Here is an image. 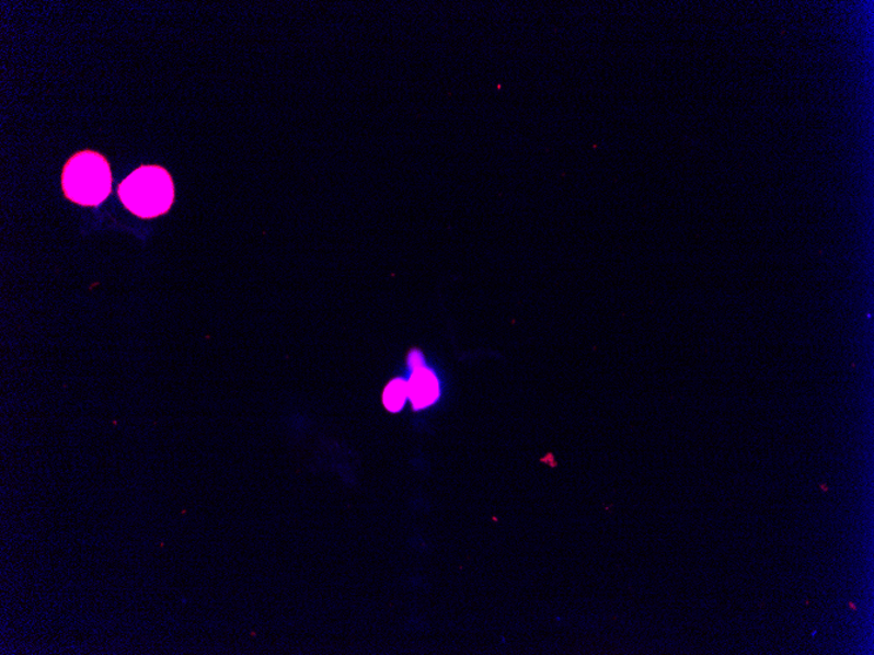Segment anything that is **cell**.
<instances>
[{"instance_id":"cell-1","label":"cell","mask_w":874,"mask_h":655,"mask_svg":"<svg viewBox=\"0 0 874 655\" xmlns=\"http://www.w3.org/2000/svg\"><path fill=\"white\" fill-rule=\"evenodd\" d=\"M118 194L125 207L139 218H157L170 211L173 181L163 168L142 166L119 185Z\"/></svg>"},{"instance_id":"cell-3","label":"cell","mask_w":874,"mask_h":655,"mask_svg":"<svg viewBox=\"0 0 874 655\" xmlns=\"http://www.w3.org/2000/svg\"><path fill=\"white\" fill-rule=\"evenodd\" d=\"M409 394L415 409L427 407L439 398V383L432 371L421 369L419 364H416L413 380L409 383Z\"/></svg>"},{"instance_id":"cell-2","label":"cell","mask_w":874,"mask_h":655,"mask_svg":"<svg viewBox=\"0 0 874 655\" xmlns=\"http://www.w3.org/2000/svg\"><path fill=\"white\" fill-rule=\"evenodd\" d=\"M62 188L73 204L97 206L112 191L111 166L96 152H79L64 168Z\"/></svg>"},{"instance_id":"cell-4","label":"cell","mask_w":874,"mask_h":655,"mask_svg":"<svg viewBox=\"0 0 874 655\" xmlns=\"http://www.w3.org/2000/svg\"><path fill=\"white\" fill-rule=\"evenodd\" d=\"M409 395V384L402 380L394 381L389 384L384 401L390 411H399L402 409L403 403L406 402Z\"/></svg>"}]
</instances>
